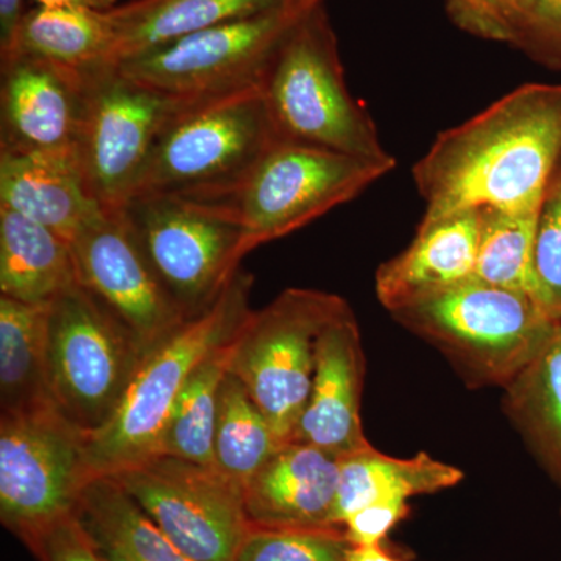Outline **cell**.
<instances>
[{
  "mask_svg": "<svg viewBox=\"0 0 561 561\" xmlns=\"http://www.w3.org/2000/svg\"><path fill=\"white\" fill-rule=\"evenodd\" d=\"M448 10L463 31L511 44L518 0H448Z\"/></svg>",
  "mask_w": 561,
  "mask_h": 561,
  "instance_id": "33",
  "label": "cell"
},
{
  "mask_svg": "<svg viewBox=\"0 0 561 561\" xmlns=\"http://www.w3.org/2000/svg\"><path fill=\"white\" fill-rule=\"evenodd\" d=\"M79 284L70 242L13 210L0 208V291L24 302H51Z\"/></svg>",
  "mask_w": 561,
  "mask_h": 561,
  "instance_id": "22",
  "label": "cell"
},
{
  "mask_svg": "<svg viewBox=\"0 0 561 561\" xmlns=\"http://www.w3.org/2000/svg\"><path fill=\"white\" fill-rule=\"evenodd\" d=\"M391 316L440 350L471 386L502 389L535 359L560 324L526 291L474 276Z\"/></svg>",
  "mask_w": 561,
  "mask_h": 561,
  "instance_id": "5",
  "label": "cell"
},
{
  "mask_svg": "<svg viewBox=\"0 0 561 561\" xmlns=\"http://www.w3.org/2000/svg\"><path fill=\"white\" fill-rule=\"evenodd\" d=\"M260 87L279 139L367 160L393 158L348 90L323 3L291 25Z\"/></svg>",
  "mask_w": 561,
  "mask_h": 561,
  "instance_id": "3",
  "label": "cell"
},
{
  "mask_svg": "<svg viewBox=\"0 0 561 561\" xmlns=\"http://www.w3.org/2000/svg\"><path fill=\"white\" fill-rule=\"evenodd\" d=\"M144 351L80 283L51 301L50 393L62 415L84 434L101 430L119 408Z\"/></svg>",
  "mask_w": 561,
  "mask_h": 561,
  "instance_id": "9",
  "label": "cell"
},
{
  "mask_svg": "<svg viewBox=\"0 0 561 561\" xmlns=\"http://www.w3.org/2000/svg\"><path fill=\"white\" fill-rule=\"evenodd\" d=\"M77 278L144 350L191 316L154 272L119 209H102L72 243Z\"/></svg>",
  "mask_w": 561,
  "mask_h": 561,
  "instance_id": "14",
  "label": "cell"
},
{
  "mask_svg": "<svg viewBox=\"0 0 561 561\" xmlns=\"http://www.w3.org/2000/svg\"><path fill=\"white\" fill-rule=\"evenodd\" d=\"M87 438L57 404L0 413V516L28 538L72 515L92 478Z\"/></svg>",
  "mask_w": 561,
  "mask_h": 561,
  "instance_id": "10",
  "label": "cell"
},
{
  "mask_svg": "<svg viewBox=\"0 0 561 561\" xmlns=\"http://www.w3.org/2000/svg\"><path fill=\"white\" fill-rule=\"evenodd\" d=\"M463 472L419 453L411 459L386 456L368 446L339 459V490L332 523L343 527L348 516L375 502L453 489Z\"/></svg>",
  "mask_w": 561,
  "mask_h": 561,
  "instance_id": "24",
  "label": "cell"
},
{
  "mask_svg": "<svg viewBox=\"0 0 561 561\" xmlns=\"http://www.w3.org/2000/svg\"><path fill=\"white\" fill-rule=\"evenodd\" d=\"M253 276L241 271L219 297L144 351L114 415L87 438L92 478L153 459L184 383L206 356L234 337L251 312Z\"/></svg>",
  "mask_w": 561,
  "mask_h": 561,
  "instance_id": "2",
  "label": "cell"
},
{
  "mask_svg": "<svg viewBox=\"0 0 561 561\" xmlns=\"http://www.w3.org/2000/svg\"><path fill=\"white\" fill-rule=\"evenodd\" d=\"M339 490V457L306 443L287 442L243 486L251 526L324 529Z\"/></svg>",
  "mask_w": 561,
  "mask_h": 561,
  "instance_id": "17",
  "label": "cell"
},
{
  "mask_svg": "<svg viewBox=\"0 0 561 561\" xmlns=\"http://www.w3.org/2000/svg\"><path fill=\"white\" fill-rule=\"evenodd\" d=\"M409 500L390 497L360 508L343 523L353 546L382 545L389 531L409 515Z\"/></svg>",
  "mask_w": 561,
  "mask_h": 561,
  "instance_id": "35",
  "label": "cell"
},
{
  "mask_svg": "<svg viewBox=\"0 0 561 561\" xmlns=\"http://www.w3.org/2000/svg\"><path fill=\"white\" fill-rule=\"evenodd\" d=\"M351 546L343 527L251 526L234 561H346Z\"/></svg>",
  "mask_w": 561,
  "mask_h": 561,
  "instance_id": "30",
  "label": "cell"
},
{
  "mask_svg": "<svg viewBox=\"0 0 561 561\" xmlns=\"http://www.w3.org/2000/svg\"><path fill=\"white\" fill-rule=\"evenodd\" d=\"M35 57L88 72L117 65L116 33L110 11L36 5L22 18L7 57Z\"/></svg>",
  "mask_w": 561,
  "mask_h": 561,
  "instance_id": "23",
  "label": "cell"
},
{
  "mask_svg": "<svg viewBox=\"0 0 561 561\" xmlns=\"http://www.w3.org/2000/svg\"><path fill=\"white\" fill-rule=\"evenodd\" d=\"M504 391L505 413L561 489V323Z\"/></svg>",
  "mask_w": 561,
  "mask_h": 561,
  "instance_id": "26",
  "label": "cell"
},
{
  "mask_svg": "<svg viewBox=\"0 0 561 561\" xmlns=\"http://www.w3.org/2000/svg\"><path fill=\"white\" fill-rule=\"evenodd\" d=\"M119 210L186 313L202 311L216 300L249 253L245 230L230 202L139 194Z\"/></svg>",
  "mask_w": 561,
  "mask_h": 561,
  "instance_id": "7",
  "label": "cell"
},
{
  "mask_svg": "<svg viewBox=\"0 0 561 561\" xmlns=\"http://www.w3.org/2000/svg\"><path fill=\"white\" fill-rule=\"evenodd\" d=\"M108 561H192L113 476H94L72 512Z\"/></svg>",
  "mask_w": 561,
  "mask_h": 561,
  "instance_id": "21",
  "label": "cell"
},
{
  "mask_svg": "<svg viewBox=\"0 0 561 561\" xmlns=\"http://www.w3.org/2000/svg\"><path fill=\"white\" fill-rule=\"evenodd\" d=\"M298 3L306 7V9H309V7L317 5V3H323V0H298Z\"/></svg>",
  "mask_w": 561,
  "mask_h": 561,
  "instance_id": "39",
  "label": "cell"
},
{
  "mask_svg": "<svg viewBox=\"0 0 561 561\" xmlns=\"http://www.w3.org/2000/svg\"><path fill=\"white\" fill-rule=\"evenodd\" d=\"M397 160H367L278 139L230 198L249 253L359 197Z\"/></svg>",
  "mask_w": 561,
  "mask_h": 561,
  "instance_id": "8",
  "label": "cell"
},
{
  "mask_svg": "<svg viewBox=\"0 0 561 561\" xmlns=\"http://www.w3.org/2000/svg\"><path fill=\"white\" fill-rule=\"evenodd\" d=\"M283 445L249 390L228 370L214 431V470L243 490Z\"/></svg>",
  "mask_w": 561,
  "mask_h": 561,
  "instance_id": "28",
  "label": "cell"
},
{
  "mask_svg": "<svg viewBox=\"0 0 561 561\" xmlns=\"http://www.w3.org/2000/svg\"><path fill=\"white\" fill-rule=\"evenodd\" d=\"M114 479L192 561H234L251 529L243 490L214 468L172 456L114 472Z\"/></svg>",
  "mask_w": 561,
  "mask_h": 561,
  "instance_id": "12",
  "label": "cell"
},
{
  "mask_svg": "<svg viewBox=\"0 0 561 561\" xmlns=\"http://www.w3.org/2000/svg\"><path fill=\"white\" fill-rule=\"evenodd\" d=\"M25 13L24 0H0V58L9 55Z\"/></svg>",
  "mask_w": 561,
  "mask_h": 561,
  "instance_id": "36",
  "label": "cell"
},
{
  "mask_svg": "<svg viewBox=\"0 0 561 561\" xmlns=\"http://www.w3.org/2000/svg\"><path fill=\"white\" fill-rule=\"evenodd\" d=\"M232 342L234 337L210 351L191 373L162 432L158 456L179 457L214 468V431L221 383L230 370Z\"/></svg>",
  "mask_w": 561,
  "mask_h": 561,
  "instance_id": "27",
  "label": "cell"
},
{
  "mask_svg": "<svg viewBox=\"0 0 561 561\" xmlns=\"http://www.w3.org/2000/svg\"><path fill=\"white\" fill-rule=\"evenodd\" d=\"M76 157L94 197L119 209L154 140L181 103L125 76L117 65L88 70Z\"/></svg>",
  "mask_w": 561,
  "mask_h": 561,
  "instance_id": "13",
  "label": "cell"
},
{
  "mask_svg": "<svg viewBox=\"0 0 561 561\" xmlns=\"http://www.w3.org/2000/svg\"><path fill=\"white\" fill-rule=\"evenodd\" d=\"M0 208L21 214L72 243L103 206L76 153L0 151Z\"/></svg>",
  "mask_w": 561,
  "mask_h": 561,
  "instance_id": "19",
  "label": "cell"
},
{
  "mask_svg": "<svg viewBox=\"0 0 561 561\" xmlns=\"http://www.w3.org/2000/svg\"><path fill=\"white\" fill-rule=\"evenodd\" d=\"M50 305L18 301L0 295L2 412L54 402L49 383Z\"/></svg>",
  "mask_w": 561,
  "mask_h": 561,
  "instance_id": "25",
  "label": "cell"
},
{
  "mask_svg": "<svg viewBox=\"0 0 561 561\" xmlns=\"http://www.w3.org/2000/svg\"><path fill=\"white\" fill-rule=\"evenodd\" d=\"M36 5L80 7L98 11H110L117 7V0H35Z\"/></svg>",
  "mask_w": 561,
  "mask_h": 561,
  "instance_id": "38",
  "label": "cell"
},
{
  "mask_svg": "<svg viewBox=\"0 0 561 561\" xmlns=\"http://www.w3.org/2000/svg\"><path fill=\"white\" fill-rule=\"evenodd\" d=\"M560 158L561 84H523L443 131L413 165L423 219L486 208L537 213Z\"/></svg>",
  "mask_w": 561,
  "mask_h": 561,
  "instance_id": "1",
  "label": "cell"
},
{
  "mask_svg": "<svg viewBox=\"0 0 561 561\" xmlns=\"http://www.w3.org/2000/svg\"><path fill=\"white\" fill-rule=\"evenodd\" d=\"M0 66V151L76 153L87 72L25 55Z\"/></svg>",
  "mask_w": 561,
  "mask_h": 561,
  "instance_id": "15",
  "label": "cell"
},
{
  "mask_svg": "<svg viewBox=\"0 0 561 561\" xmlns=\"http://www.w3.org/2000/svg\"><path fill=\"white\" fill-rule=\"evenodd\" d=\"M306 10L287 7L227 22L133 55L117 66L125 76L179 102L249 90L260 87L280 43Z\"/></svg>",
  "mask_w": 561,
  "mask_h": 561,
  "instance_id": "11",
  "label": "cell"
},
{
  "mask_svg": "<svg viewBox=\"0 0 561 561\" xmlns=\"http://www.w3.org/2000/svg\"><path fill=\"white\" fill-rule=\"evenodd\" d=\"M295 5L302 7L298 0H130L110 10L117 62L192 33Z\"/></svg>",
  "mask_w": 561,
  "mask_h": 561,
  "instance_id": "20",
  "label": "cell"
},
{
  "mask_svg": "<svg viewBox=\"0 0 561 561\" xmlns=\"http://www.w3.org/2000/svg\"><path fill=\"white\" fill-rule=\"evenodd\" d=\"M41 561H108L72 515L25 538Z\"/></svg>",
  "mask_w": 561,
  "mask_h": 561,
  "instance_id": "34",
  "label": "cell"
},
{
  "mask_svg": "<svg viewBox=\"0 0 561 561\" xmlns=\"http://www.w3.org/2000/svg\"><path fill=\"white\" fill-rule=\"evenodd\" d=\"M346 561H402L391 556L382 545L351 546Z\"/></svg>",
  "mask_w": 561,
  "mask_h": 561,
  "instance_id": "37",
  "label": "cell"
},
{
  "mask_svg": "<svg viewBox=\"0 0 561 561\" xmlns=\"http://www.w3.org/2000/svg\"><path fill=\"white\" fill-rule=\"evenodd\" d=\"M479 230L481 217L476 209L421 219L408 249L376 272L379 302L391 313L471 279Z\"/></svg>",
  "mask_w": 561,
  "mask_h": 561,
  "instance_id": "18",
  "label": "cell"
},
{
  "mask_svg": "<svg viewBox=\"0 0 561 561\" xmlns=\"http://www.w3.org/2000/svg\"><path fill=\"white\" fill-rule=\"evenodd\" d=\"M534 278L535 300L561 323V158L538 208Z\"/></svg>",
  "mask_w": 561,
  "mask_h": 561,
  "instance_id": "31",
  "label": "cell"
},
{
  "mask_svg": "<svg viewBox=\"0 0 561 561\" xmlns=\"http://www.w3.org/2000/svg\"><path fill=\"white\" fill-rule=\"evenodd\" d=\"M478 261L474 278L522 290L535 298L534 253L537 213L479 209Z\"/></svg>",
  "mask_w": 561,
  "mask_h": 561,
  "instance_id": "29",
  "label": "cell"
},
{
  "mask_svg": "<svg viewBox=\"0 0 561 561\" xmlns=\"http://www.w3.org/2000/svg\"><path fill=\"white\" fill-rule=\"evenodd\" d=\"M365 356L354 312L328 324L317 343L316 375L290 442L345 457L371 446L362 427Z\"/></svg>",
  "mask_w": 561,
  "mask_h": 561,
  "instance_id": "16",
  "label": "cell"
},
{
  "mask_svg": "<svg viewBox=\"0 0 561 561\" xmlns=\"http://www.w3.org/2000/svg\"><path fill=\"white\" fill-rule=\"evenodd\" d=\"M350 311L339 295L294 287L251 311L236 332L230 373L249 390L280 442L291 440L311 394L321 332Z\"/></svg>",
  "mask_w": 561,
  "mask_h": 561,
  "instance_id": "6",
  "label": "cell"
},
{
  "mask_svg": "<svg viewBox=\"0 0 561 561\" xmlns=\"http://www.w3.org/2000/svg\"><path fill=\"white\" fill-rule=\"evenodd\" d=\"M511 44L561 72V0H518Z\"/></svg>",
  "mask_w": 561,
  "mask_h": 561,
  "instance_id": "32",
  "label": "cell"
},
{
  "mask_svg": "<svg viewBox=\"0 0 561 561\" xmlns=\"http://www.w3.org/2000/svg\"><path fill=\"white\" fill-rule=\"evenodd\" d=\"M278 139L261 87L183 102L154 140L130 197L228 202Z\"/></svg>",
  "mask_w": 561,
  "mask_h": 561,
  "instance_id": "4",
  "label": "cell"
}]
</instances>
